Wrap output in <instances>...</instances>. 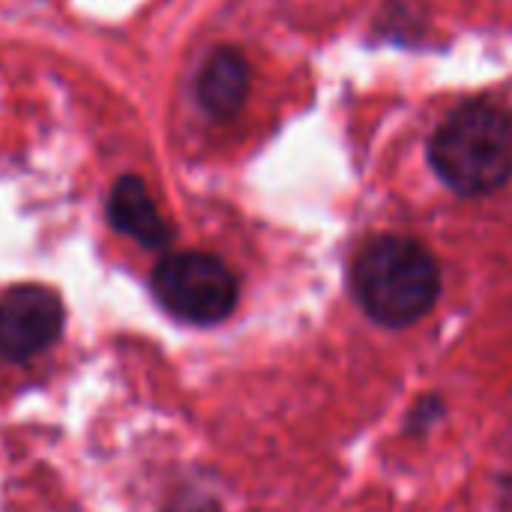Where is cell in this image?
<instances>
[{
    "instance_id": "6da1fadb",
    "label": "cell",
    "mask_w": 512,
    "mask_h": 512,
    "mask_svg": "<svg viewBox=\"0 0 512 512\" xmlns=\"http://www.w3.org/2000/svg\"><path fill=\"white\" fill-rule=\"evenodd\" d=\"M354 291L378 324L411 327L438 303L441 270L423 243L387 234L357 255Z\"/></svg>"
},
{
    "instance_id": "7a4b0ae2",
    "label": "cell",
    "mask_w": 512,
    "mask_h": 512,
    "mask_svg": "<svg viewBox=\"0 0 512 512\" xmlns=\"http://www.w3.org/2000/svg\"><path fill=\"white\" fill-rule=\"evenodd\" d=\"M438 177L462 195H489L512 174V120L492 102H468L432 135Z\"/></svg>"
},
{
    "instance_id": "3957f363",
    "label": "cell",
    "mask_w": 512,
    "mask_h": 512,
    "mask_svg": "<svg viewBox=\"0 0 512 512\" xmlns=\"http://www.w3.org/2000/svg\"><path fill=\"white\" fill-rule=\"evenodd\" d=\"M153 291L174 318L189 324L225 321L237 306L234 273L207 252H177L159 261Z\"/></svg>"
},
{
    "instance_id": "277c9868",
    "label": "cell",
    "mask_w": 512,
    "mask_h": 512,
    "mask_svg": "<svg viewBox=\"0 0 512 512\" xmlns=\"http://www.w3.org/2000/svg\"><path fill=\"white\" fill-rule=\"evenodd\" d=\"M63 330V303L42 285H21L0 297V357L21 363L42 354Z\"/></svg>"
},
{
    "instance_id": "5b68a950",
    "label": "cell",
    "mask_w": 512,
    "mask_h": 512,
    "mask_svg": "<svg viewBox=\"0 0 512 512\" xmlns=\"http://www.w3.org/2000/svg\"><path fill=\"white\" fill-rule=\"evenodd\" d=\"M108 219L117 231L129 234L132 240H138L150 249H162L171 240V228L159 216V210L147 192V183L135 174H126L111 186Z\"/></svg>"
},
{
    "instance_id": "8992f818",
    "label": "cell",
    "mask_w": 512,
    "mask_h": 512,
    "mask_svg": "<svg viewBox=\"0 0 512 512\" xmlns=\"http://www.w3.org/2000/svg\"><path fill=\"white\" fill-rule=\"evenodd\" d=\"M198 102L213 117H234L249 93V66L240 51L219 48L198 72Z\"/></svg>"
},
{
    "instance_id": "52a82bcc",
    "label": "cell",
    "mask_w": 512,
    "mask_h": 512,
    "mask_svg": "<svg viewBox=\"0 0 512 512\" xmlns=\"http://www.w3.org/2000/svg\"><path fill=\"white\" fill-rule=\"evenodd\" d=\"M168 512H219V507H216V501H210L204 495H186Z\"/></svg>"
}]
</instances>
